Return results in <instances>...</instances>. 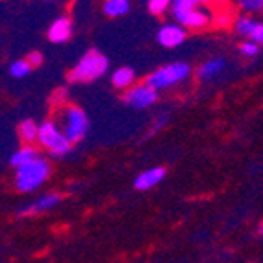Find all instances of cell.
I'll return each instance as SVG.
<instances>
[{"label":"cell","instance_id":"cell-26","mask_svg":"<svg viewBox=\"0 0 263 263\" xmlns=\"http://www.w3.org/2000/svg\"><path fill=\"white\" fill-rule=\"evenodd\" d=\"M26 61L30 63L31 68H37V66L43 65V53H41V52H31L30 55L26 57Z\"/></svg>","mask_w":263,"mask_h":263},{"label":"cell","instance_id":"cell-9","mask_svg":"<svg viewBox=\"0 0 263 263\" xmlns=\"http://www.w3.org/2000/svg\"><path fill=\"white\" fill-rule=\"evenodd\" d=\"M164 177H166V170L164 167H151V170H145L144 173L135 179V190L138 192H145V190H151L158 184V182H162Z\"/></svg>","mask_w":263,"mask_h":263},{"label":"cell","instance_id":"cell-25","mask_svg":"<svg viewBox=\"0 0 263 263\" xmlns=\"http://www.w3.org/2000/svg\"><path fill=\"white\" fill-rule=\"evenodd\" d=\"M249 39L252 41V43H256V44H258V43L263 44V24H261V22H258V24H256L254 31L250 33Z\"/></svg>","mask_w":263,"mask_h":263},{"label":"cell","instance_id":"cell-5","mask_svg":"<svg viewBox=\"0 0 263 263\" xmlns=\"http://www.w3.org/2000/svg\"><path fill=\"white\" fill-rule=\"evenodd\" d=\"M192 68H190L188 63H171L162 68H158L157 72L149 74L145 78L144 83H147L149 87H153L155 90H160V88H167L171 85H177L180 81H184L190 76Z\"/></svg>","mask_w":263,"mask_h":263},{"label":"cell","instance_id":"cell-29","mask_svg":"<svg viewBox=\"0 0 263 263\" xmlns=\"http://www.w3.org/2000/svg\"><path fill=\"white\" fill-rule=\"evenodd\" d=\"M258 232H259V236H261V237H263V223H261V224H259V228H258Z\"/></svg>","mask_w":263,"mask_h":263},{"label":"cell","instance_id":"cell-4","mask_svg":"<svg viewBox=\"0 0 263 263\" xmlns=\"http://www.w3.org/2000/svg\"><path fill=\"white\" fill-rule=\"evenodd\" d=\"M37 144L48 151L52 157H65L70 153L72 142L66 138L63 129L53 120H46L39 125V140Z\"/></svg>","mask_w":263,"mask_h":263},{"label":"cell","instance_id":"cell-19","mask_svg":"<svg viewBox=\"0 0 263 263\" xmlns=\"http://www.w3.org/2000/svg\"><path fill=\"white\" fill-rule=\"evenodd\" d=\"M256 24H258V22H256L254 18H250V17H239V18H236V22H234V28H236V31L239 33V35L250 37V33L254 31Z\"/></svg>","mask_w":263,"mask_h":263},{"label":"cell","instance_id":"cell-2","mask_svg":"<svg viewBox=\"0 0 263 263\" xmlns=\"http://www.w3.org/2000/svg\"><path fill=\"white\" fill-rule=\"evenodd\" d=\"M50 173H52V167H50L48 160L39 157L28 162L26 166H21L15 170L13 184L21 193H31L39 190L48 180Z\"/></svg>","mask_w":263,"mask_h":263},{"label":"cell","instance_id":"cell-18","mask_svg":"<svg viewBox=\"0 0 263 263\" xmlns=\"http://www.w3.org/2000/svg\"><path fill=\"white\" fill-rule=\"evenodd\" d=\"M197 4H199V0H173L171 13L179 21L180 17H184L186 13H190V11H193V9L197 8Z\"/></svg>","mask_w":263,"mask_h":263},{"label":"cell","instance_id":"cell-27","mask_svg":"<svg viewBox=\"0 0 263 263\" xmlns=\"http://www.w3.org/2000/svg\"><path fill=\"white\" fill-rule=\"evenodd\" d=\"M167 120H170V118H167V114H166V112L160 114V116H158V118H157V122L153 123V127H151V133H149V135H153V133L160 131V129H162L164 125H166V123H167Z\"/></svg>","mask_w":263,"mask_h":263},{"label":"cell","instance_id":"cell-8","mask_svg":"<svg viewBox=\"0 0 263 263\" xmlns=\"http://www.w3.org/2000/svg\"><path fill=\"white\" fill-rule=\"evenodd\" d=\"M157 39L164 48H177L186 41V30L180 24H164L158 30Z\"/></svg>","mask_w":263,"mask_h":263},{"label":"cell","instance_id":"cell-17","mask_svg":"<svg viewBox=\"0 0 263 263\" xmlns=\"http://www.w3.org/2000/svg\"><path fill=\"white\" fill-rule=\"evenodd\" d=\"M129 11L127 0H105L103 4V13L109 17H122Z\"/></svg>","mask_w":263,"mask_h":263},{"label":"cell","instance_id":"cell-1","mask_svg":"<svg viewBox=\"0 0 263 263\" xmlns=\"http://www.w3.org/2000/svg\"><path fill=\"white\" fill-rule=\"evenodd\" d=\"M53 122L63 129L72 144H78L88 133V116L78 105H63L53 112Z\"/></svg>","mask_w":263,"mask_h":263},{"label":"cell","instance_id":"cell-13","mask_svg":"<svg viewBox=\"0 0 263 263\" xmlns=\"http://www.w3.org/2000/svg\"><path fill=\"white\" fill-rule=\"evenodd\" d=\"M39 151L35 149V147H31V145H24V147H21L18 151H15L13 155H11V158H9V164H11V167H21V166H26L28 162H31V160H35V158H39Z\"/></svg>","mask_w":263,"mask_h":263},{"label":"cell","instance_id":"cell-24","mask_svg":"<svg viewBox=\"0 0 263 263\" xmlns=\"http://www.w3.org/2000/svg\"><path fill=\"white\" fill-rule=\"evenodd\" d=\"M239 50H241V53H243V55H247V57H254L256 55V53H258V44H256V43H252V41H247V43H243L241 44V48H239Z\"/></svg>","mask_w":263,"mask_h":263},{"label":"cell","instance_id":"cell-20","mask_svg":"<svg viewBox=\"0 0 263 263\" xmlns=\"http://www.w3.org/2000/svg\"><path fill=\"white\" fill-rule=\"evenodd\" d=\"M31 66L26 59H18V61H13L9 65V76L11 78H26L30 74Z\"/></svg>","mask_w":263,"mask_h":263},{"label":"cell","instance_id":"cell-28","mask_svg":"<svg viewBox=\"0 0 263 263\" xmlns=\"http://www.w3.org/2000/svg\"><path fill=\"white\" fill-rule=\"evenodd\" d=\"M228 0H199V4H214V6H224Z\"/></svg>","mask_w":263,"mask_h":263},{"label":"cell","instance_id":"cell-16","mask_svg":"<svg viewBox=\"0 0 263 263\" xmlns=\"http://www.w3.org/2000/svg\"><path fill=\"white\" fill-rule=\"evenodd\" d=\"M232 21H234V9L228 8L227 4L215 9L214 17H212L214 26H217V28H228L230 24H232Z\"/></svg>","mask_w":263,"mask_h":263},{"label":"cell","instance_id":"cell-14","mask_svg":"<svg viewBox=\"0 0 263 263\" xmlns=\"http://www.w3.org/2000/svg\"><path fill=\"white\" fill-rule=\"evenodd\" d=\"M110 81H112L114 88L129 90L133 87V83H135V70L129 68V66H122V68H118V70L114 72Z\"/></svg>","mask_w":263,"mask_h":263},{"label":"cell","instance_id":"cell-10","mask_svg":"<svg viewBox=\"0 0 263 263\" xmlns=\"http://www.w3.org/2000/svg\"><path fill=\"white\" fill-rule=\"evenodd\" d=\"M72 35V21L66 17H59L52 22V26L48 30V39L52 43H66Z\"/></svg>","mask_w":263,"mask_h":263},{"label":"cell","instance_id":"cell-6","mask_svg":"<svg viewBox=\"0 0 263 263\" xmlns=\"http://www.w3.org/2000/svg\"><path fill=\"white\" fill-rule=\"evenodd\" d=\"M61 193H43V195H39L37 199H33L31 202H28V204H24V206H21L17 212H15V215L17 217H21V219H24V217H33V215H41V214H46V212L53 210V208L61 202Z\"/></svg>","mask_w":263,"mask_h":263},{"label":"cell","instance_id":"cell-11","mask_svg":"<svg viewBox=\"0 0 263 263\" xmlns=\"http://www.w3.org/2000/svg\"><path fill=\"white\" fill-rule=\"evenodd\" d=\"M177 22H179L180 26L192 28V30H202V28H206L208 24L212 22V17H210V13H208L206 9L195 8L193 11L186 13L184 17H180Z\"/></svg>","mask_w":263,"mask_h":263},{"label":"cell","instance_id":"cell-3","mask_svg":"<svg viewBox=\"0 0 263 263\" xmlns=\"http://www.w3.org/2000/svg\"><path fill=\"white\" fill-rule=\"evenodd\" d=\"M109 68V59L98 50H88L81 61L74 66L68 74V81L70 83H88L94 79L101 78Z\"/></svg>","mask_w":263,"mask_h":263},{"label":"cell","instance_id":"cell-21","mask_svg":"<svg viewBox=\"0 0 263 263\" xmlns=\"http://www.w3.org/2000/svg\"><path fill=\"white\" fill-rule=\"evenodd\" d=\"M50 103H52L55 109H59V107H63V105H68V90H66L65 87L55 90V92L52 94V98H50Z\"/></svg>","mask_w":263,"mask_h":263},{"label":"cell","instance_id":"cell-22","mask_svg":"<svg viewBox=\"0 0 263 263\" xmlns=\"http://www.w3.org/2000/svg\"><path fill=\"white\" fill-rule=\"evenodd\" d=\"M171 4H173V0H149V11L155 15H160V13H164Z\"/></svg>","mask_w":263,"mask_h":263},{"label":"cell","instance_id":"cell-23","mask_svg":"<svg viewBox=\"0 0 263 263\" xmlns=\"http://www.w3.org/2000/svg\"><path fill=\"white\" fill-rule=\"evenodd\" d=\"M237 4L245 11H259L263 8V0H237Z\"/></svg>","mask_w":263,"mask_h":263},{"label":"cell","instance_id":"cell-15","mask_svg":"<svg viewBox=\"0 0 263 263\" xmlns=\"http://www.w3.org/2000/svg\"><path fill=\"white\" fill-rule=\"evenodd\" d=\"M18 138H21L24 144H35L39 140V125H37L33 120H22L18 123Z\"/></svg>","mask_w":263,"mask_h":263},{"label":"cell","instance_id":"cell-7","mask_svg":"<svg viewBox=\"0 0 263 263\" xmlns=\"http://www.w3.org/2000/svg\"><path fill=\"white\" fill-rule=\"evenodd\" d=\"M158 100V90L149 87L147 83L133 85L129 90L123 92V101L133 109H147Z\"/></svg>","mask_w":263,"mask_h":263},{"label":"cell","instance_id":"cell-30","mask_svg":"<svg viewBox=\"0 0 263 263\" xmlns=\"http://www.w3.org/2000/svg\"><path fill=\"white\" fill-rule=\"evenodd\" d=\"M127 2H129V0H127Z\"/></svg>","mask_w":263,"mask_h":263},{"label":"cell","instance_id":"cell-12","mask_svg":"<svg viewBox=\"0 0 263 263\" xmlns=\"http://www.w3.org/2000/svg\"><path fill=\"white\" fill-rule=\"evenodd\" d=\"M224 66H227V61H224L223 57L210 59V61L202 63L197 68V78L201 79V81H210V79H214L215 76H219L221 72L224 70Z\"/></svg>","mask_w":263,"mask_h":263}]
</instances>
